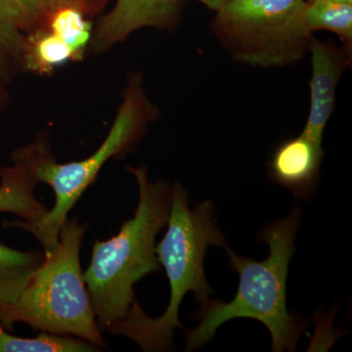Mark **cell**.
Listing matches in <instances>:
<instances>
[{"label": "cell", "instance_id": "obj_1", "mask_svg": "<svg viewBox=\"0 0 352 352\" xmlns=\"http://www.w3.org/2000/svg\"><path fill=\"white\" fill-rule=\"evenodd\" d=\"M300 222L302 210L295 207L288 217L264 227L258 234V239L270 247L264 261L237 256L226 248L230 268L239 275L237 293L229 302L210 298L201 305L200 323L193 330L185 329V351L205 346L220 326L236 318L254 319L265 325L271 335V351H296L305 324L288 311L287 279Z\"/></svg>", "mask_w": 352, "mask_h": 352}, {"label": "cell", "instance_id": "obj_2", "mask_svg": "<svg viewBox=\"0 0 352 352\" xmlns=\"http://www.w3.org/2000/svg\"><path fill=\"white\" fill-rule=\"evenodd\" d=\"M214 210L210 200L199 201L190 208L186 190L179 182L173 185L168 229L163 240L156 244L157 259L170 281V303L161 316L152 318L135 300L126 316L113 324L109 332L129 338L144 351L175 349L173 342L175 329L185 330L178 316L184 296L193 292L197 302L203 305L214 293L204 268L208 248L228 247Z\"/></svg>", "mask_w": 352, "mask_h": 352}, {"label": "cell", "instance_id": "obj_3", "mask_svg": "<svg viewBox=\"0 0 352 352\" xmlns=\"http://www.w3.org/2000/svg\"><path fill=\"white\" fill-rule=\"evenodd\" d=\"M129 170L138 184V208L118 235L95 241L91 261L83 273L101 332L129 314L135 300L134 285L161 268L157 236L170 217L173 185L150 182L145 166H129Z\"/></svg>", "mask_w": 352, "mask_h": 352}, {"label": "cell", "instance_id": "obj_4", "mask_svg": "<svg viewBox=\"0 0 352 352\" xmlns=\"http://www.w3.org/2000/svg\"><path fill=\"white\" fill-rule=\"evenodd\" d=\"M87 227L67 219L55 251L45 256L18 300L0 307V327L12 330L14 324L22 322L34 330L73 336L97 349L106 347L80 266Z\"/></svg>", "mask_w": 352, "mask_h": 352}, {"label": "cell", "instance_id": "obj_5", "mask_svg": "<svg viewBox=\"0 0 352 352\" xmlns=\"http://www.w3.org/2000/svg\"><path fill=\"white\" fill-rule=\"evenodd\" d=\"M155 115L154 106L145 96L140 80L135 78L126 89L124 103L107 138L87 159L57 164L47 144L38 139L32 144L34 171L38 182L50 185L54 191L55 205L36 223L18 220L4 226L29 231L43 245L45 256H50L59 244L60 230L68 219L69 212L94 182L102 166L110 157L129 151Z\"/></svg>", "mask_w": 352, "mask_h": 352}, {"label": "cell", "instance_id": "obj_6", "mask_svg": "<svg viewBox=\"0 0 352 352\" xmlns=\"http://www.w3.org/2000/svg\"><path fill=\"white\" fill-rule=\"evenodd\" d=\"M305 0H227L212 29L220 43L241 63L278 68L300 62L309 52Z\"/></svg>", "mask_w": 352, "mask_h": 352}, {"label": "cell", "instance_id": "obj_7", "mask_svg": "<svg viewBox=\"0 0 352 352\" xmlns=\"http://www.w3.org/2000/svg\"><path fill=\"white\" fill-rule=\"evenodd\" d=\"M309 52L312 65L310 109L302 133L322 145L324 131L335 106L338 83L351 64V51L314 38Z\"/></svg>", "mask_w": 352, "mask_h": 352}, {"label": "cell", "instance_id": "obj_8", "mask_svg": "<svg viewBox=\"0 0 352 352\" xmlns=\"http://www.w3.org/2000/svg\"><path fill=\"white\" fill-rule=\"evenodd\" d=\"M323 146L303 133L281 143L271 155L268 175L286 187L296 199L310 201L315 195L323 161Z\"/></svg>", "mask_w": 352, "mask_h": 352}, {"label": "cell", "instance_id": "obj_9", "mask_svg": "<svg viewBox=\"0 0 352 352\" xmlns=\"http://www.w3.org/2000/svg\"><path fill=\"white\" fill-rule=\"evenodd\" d=\"M179 12L178 0H118L112 12L102 19L94 45L105 50L143 27L166 28Z\"/></svg>", "mask_w": 352, "mask_h": 352}, {"label": "cell", "instance_id": "obj_10", "mask_svg": "<svg viewBox=\"0 0 352 352\" xmlns=\"http://www.w3.org/2000/svg\"><path fill=\"white\" fill-rule=\"evenodd\" d=\"M14 166L0 170V212L18 215L27 223H36L48 210L34 197L38 184L32 145L14 153Z\"/></svg>", "mask_w": 352, "mask_h": 352}, {"label": "cell", "instance_id": "obj_11", "mask_svg": "<svg viewBox=\"0 0 352 352\" xmlns=\"http://www.w3.org/2000/svg\"><path fill=\"white\" fill-rule=\"evenodd\" d=\"M44 261V252L17 251L0 242V307L18 300Z\"/></svg>", "mask_w": 352, "mask_h": 352}, {"label": "cell", "instance_id": "obj_12", "mask_svg": "<svg viewBox=\"0 0 352 352\" xmlns=\"http://www.w3.org/2000/svg\"><path fill=\"white\" fill-rule=\"evenodd\" d=\"M28 25L22 0H0V78H6L13 65L22 60L25 44L22 30Z\"/></svg>", "mask_w": 352, "mask_h": 352}, {"label": "cell", "instance_id": "obj_13", "mask_svg": "<svg viewBox=\"0 0 352 352\" xmlns=\"http://www.w3.org/2000/svg\"><path fill=\"white\" fill-rule=\"evenodd\" d=\"M73 58L71 48L51 31H39L25 39L22 60L32 72L48 74Z\"/></svg>", "mask_w": 352, "mask_h": 352}, {"label": "cell", "instance_id": "obj_14", "mask_svg": "<svg viewBox=\"0 0 352 352\" xmlns=\"http://www.w3.org/2000/svg\"><path fill=\"white\" fill-rule=\"evenodd\" d=\"M307 22L312 32L329 31L339 36L346 50L351 51L352 4L316 0L307 2Z\"/></svg>", "mask_w": 352, "mask_h": 352}, {"label": "cell", "instance_id": "obj_15", "mask_svg": "<svg viewBox=\"0 0 352 352\" xmlns=\"http://www.w3.org/2000/svg\"><path fill=\"white\" fill-rule=\"evenodd\" d=\"M98 349L73 336L39 333L36 338H20L0 327V352H91Z\"/></svg>", "mask_w": 352, "mask_h": 352}, {"label": "cell", "instance_id": "obj_16", "mask_svg": "<svg viewBox=\"0 0 352 352\" xmlns=\"http://www.w3.org/2000/svg\"><path fill=\"white\" fill-rule=\"evenodd\" d=\"M50 31L59 36L80 57L90 38L91 25L83 18L82 12L76 8H64L53 13Z\"/></svg>", "mask_w": 352, "mask_h": 352}, {"label": "cell", "instance_id": "obj_17", "mask_svg": "<svg viewBox=\"0 0 352 352\" xmlns=\"http://www.w3.org/2000/svg\"><path fill=\"white\" fill-rule=\"evenodd\" d=\"M27 11L29 25L38 18L51 16L64 8H76L82 11L91 6L94 0H22Z\"/></svg>", "mask_w": 352, "mask_h": 352}, {"label": "cell", "instance_id": "obj_18", "mask_svg": "<svg viewBox=\"0 0 352 352\" xmlns=\"http://www.w3.org/2000/svg\"><path fill=\"white\" fill-rule=\"evenodd\" d=\"M198 1H200L204 6L208 7V8L217 12V10H219V9L223 6V4L226 3L227 0H198Z\"/></svg>", "mask_w": 352, "mask_h": 352}, {"label": "cell", "instance_id": "obj_19", "mask_svg": "<svg viewBox=\"0 0 352 352\" xmlns=\"http://www.w3.org/2000/svg\"><path fill=\"white\" fill-rule=\"evenodd\" d=\"M308 1H316V0H308ZM328 1L340 2V3L352 4V0H328Z\"/></svg>", "mask_w": 352, "mask_h": 352}, {"label": "cell", "instance_id": "obj_20", "mask_svg": "<svg viewBox=\"0 0 352 352\" xmlns=\"http://www.w3.org/2000/svg\"><path fill=\"white\" fill-rule=\"evenodd\" d=\"M1 168H2L1 166H0V170H1Z\"/></svg>", "mask_w": 352, "mask_h": 352}]
</instances>
